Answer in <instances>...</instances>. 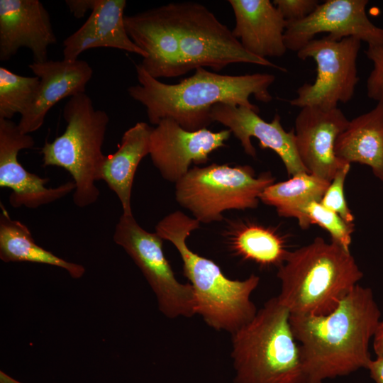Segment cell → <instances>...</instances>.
Masks as SVG:
<instances>
[{
    "instance_id": "cell-1",
    "label": "cell",
    "mask_w": 383,
    "mask_h": 383,
    "mask_svg": "<svg viewBox=\"0 0 383 383\" xmlns=\"http://www.w3.org/2000/svg\"><path fill=\"white\" fill-rule=\"evenodd\" d=\"M380 316L372 289L359 284L327 315H291L300 351L301 383H322L367 369L372 360L370 341Z\"/></svg>"
},
{
    "instance_id": "cell-2",
    "label": "cell",
    "mask_w": 383,
    "mask_h": 383,
    "mask_svg": "<svg viewBox=\"0 0 383 383\" xmlns=\"http://www.w3.org/2000/svg\"><path fill=\"white\" fill-rule=\"evenodd\" d=\"M135 70L139 84L127 91L145 107L153 125L169 118L184 129L195 131L213 122L211 112L216 104L242 106L259 113V108L250 102V96L264 103L272 100L269 88L275 76L271 74L228 75L199 67L179 83L168 84L150 76L140 64L135 65Z\"/></svg>"
},
{
    "instance_id": "cell-3",
    "label": "cell",
    "mask_w": 383,
    "mask_h": 383,
    "mask_svg": "<svg viewBox=\"0 0 383 383\" xmlns=\"http://www.w3.org/2000/svg\"><path fill=\"white\" fill-rule=\"evenodd\" d=\"M199 225L196 218L177 211L157 223L155 233L177 250L194 293L196 314L211 328L233 334L255 316L257 310L250 297L260 279L253 274L244 280L229 279L213 261L193 252L187 239Z\"/></svg>"
},
{
    "instance_id": "cell-4",
    "label": "cell",
    "mask_w": 383,
    "mask_h": 383,
    "mask_svg": "<svg viewBox=\"0 0 383 383\" xmlns=\"http://www.w3.org/2000/svg\"><path fill=\"white\" fill-rule=\"evenodd\" d=\"M277 276V297L291 315L324 316L337 308L363 273L350 251L317 237L290 251Z\"/></svg>"
},
{
    "instance_id": "cell-5",
    "label": "cell",
    "mask_w": 383,
    "mask_h": 383,
    "mask_svg": "<svg viewBox=\"0 0 383 383\" xmlns=\"http://www.w3.org/2000/svg\"><path fill=\"white\" fill-rule=\"evenodd\" d=\"M291 313L277 296L232 335L233 383H301L299 347Z\"/></svg>"
},
{
    "instance_id": "cell-6",
    "label": "cell",
    "mask_w": 383,
    "mask_h": 383,
    "mask_svg": "<svg viewBox=\"0 0 383 383\" xmlns=\"http://www.w3.org/2000/svg\"><path fill=\"white\" fill-rule=\"evenodd\" d=\"M63 118L67 123L64 133L42 148L43 165L60 167L70 174L75 184L73 201L84 208L94 204L100 194L96 182L101 180L106 158L102 145L109 117L82 93L69 98Z\"/></svg>"
},
{
    "instance_id": "cell-7",
    "label": "cell",
    "mask_w": 383,
    "mask_h": 383,
    "mask_svg": "<svg viewBox=\"0 0 383 383\" xmlns=\"http://www.w3.org/2000/svg\"><path fill=\"white\" fill-rule=\"evenodd\" d=\"M270 172L255 176L249 165L194 167L175 183L178 204L200 223L221 221L226 210L257 207L262 192L274 184Z\"/></svg>"
},
{
    "instance_id": "cell-8",
    "label": "cell",
    "mask_w": 383,
    "mask_h": 383,
    "mask_svg": "<svg viewBox=\"0 0 383 383\" xmlns=\"http://www.w3.org/2000/svg\"><path fill=\"white\" fill-rule=\"evenodd\" d=\"M180 47L182 74L199 67L220 71L233 63H250L286 70L246 51L232 30L198 2L170 3Z\"/></svg>"
},
{
    "instance_id": "cell-9",
    "label": "cell",
    "mask_w": 383,
    "mask_h": 383,
    "mask_svg": "<svg viewBox=\"0 0 383 383\" xmlns=\"http://www.w3.org/2000/svg\"><path fill=\"white\" fill-rule=\"evenodd\" d=\"M113 238L140 270L166 317L189 318L196 314L192 287L177 279L164 254L162 238L143 229L133 215L124 214L116 225Z\"/></svg>"
},
{
    "instance_id": "cell-10",
    "label": "cell",
    "mask_w": 383,
    "mask_h": 383,
    "mask_svg": "<svg viewBox=\"0 0 383 383\" xmlns=\"http://www.w3.org/2000/svg\"><path fill=\"white\" fill-rule=\"evenodd\" d=\"M361 42L355 37L334 40L325 36L312 40L299 50V59L315 61L317 74L313 83L299 87L296 97L290 99L289 104L301 109H332L340 102L351 100L359 82L357 59Z\"/></svg>"
},
{
    "instance_id": "cell-11",
    "label": "cell",
    "mask_w": 383,
    "mask_h": 383,
    "mask_svg": "<svg viewBox=\"0 0 383 383\" xmlns=\"http://www.w3.org/2000/svg\"><path fill=\"white\" fill-rule=\"evenodd\" d=\"M368 3L367 0H327L319 4L306 18L287 23L284 32L287 50L297 52L321 33H328L326 37L334 40L355 37L368 46L383 45V28L369 19Z\"/></svg>"
},
{
    "instance_id": "cell-12",
    "label": "cell",
    "mask_w": 383,
    "mask_h": 383,
    "mask_svg": "<svg viewBox=\"0 0 383 383\" xmlns=\"http://www.w3.org/2000/svg\"><path fill=\"white\" fill-rule=\"evenodd\" d=\"M231 135L229 129L213 132L206 128L189 131L174 120L164 118L152 129L149 155L161 176L177 183L192 163L209 161V155L224 147Z\"/></svg>"
},
{
    "instance_id": "cell-13",
    "label": "cell",
    "mask_w": 383,
    "mask_h": 383,
    "mask_svg": "<svg viewBox=\"0 0 383 383\" xmlns=\"http://www.w3.org/2000/svg\"><path fill=\"white\" fill-rule=\"evenodd\" d=\"M34 144L33 138L23 133L18 123L0 118V187L11 189L9 202L15 209H37L55 202L75 189L73 181L56 187H46L48 178L30 173L21 165L17 158L18 152L32 148Z\"/></svg>"
},
{
    "instance_id": "cell-14",
    "label": "cell",
    "mask_w": 383,
    "mask_h": 383,
    "mask_svg": "<svg viewBox=\"0 0 383 383\" xmlns=\"http://www.w3.org/2000/svg\"><path fill=\"white\" fill-rule=\"evenodd\" d=\"M348 123L338 107L301 109L294 131L299 158L309 173L331 182L336 173L348 165L336 156L335 144Z\"/></svg>"
},
{
    "instance_id": "cell-15",
    "label": "cell",
    "mask_w": 383,
    "mask_h": 383,
    "mask_svg": "<svg viewBox=\"0 0 383 383\" xmlns=\"http://www.w3.org/2000/svg\"><path fill=\"white\" fill-rule=\"evenodd\" d=\"M211 116L213 122H218L231 131L249 156L256 157L250 140L254 137L259 140L261 148H269L280 157L289 176L308 172L297 152L294 131L287 132L284 129L279 114L267 122L250 108L218 104L212 108Z\"/></svg>"
},
{
    "instance_id": "cell-16",
    "label": "cell",
    "mask_w": 383,
    "mask_h": 383,
    "mask_svg": "<svg viewBox=\"0 0 383 383\" xmlns=\"http://www.w3.org/2000/svg\"><path fill=\"white\" fill-rule=\"evenodd\" d=\"M126 31L147 55L141 66L155 79L182 76L178 32L170 4L124 16Z\"/></svg>"
},
{
    "instance_id": "cell-17",
    "label": "cell",
    "mask_w": 383,
    "mask_h": 383,
    "mask_svg": "<svg viewBox=\"0 0 383 383\" xmlns=\"http://www.w3.org/2000/svg\"><path fill=\"white\" fill-rule=\"evenodd\" d=\"M57 43L49 13L39 0H0V60H9L23 47L33 62L48 60L49 46Z\"/></svg>"
},
{
    "instance_id": "cell-18",
    "label": "cell",
    "mask_w": 383,
    "mask_h": 383,
    "mask_svg": "<svg viewBox=\"0 0 383 383\" xmlns=\"http://www.w3.org/2000/svg\"><path fill=\"white\" fill-rule=\"evenodd\" d=\"M28 67L39 77L40 85L33 104L21 116L18 123L24 134L38 130L48 111L58 101L85 93L86 86L93 75L89 64L79 60L33 62Z\"/></svg>"
},
{
    "instance_id": "cell-19",
    "label": "cell",
    "mask_w": 383,
    "mask_h": 383,
    "mask_svg": "<svg viewBox=\"0 0 383 383\" xmlns=\"http://www.w3.org/2000/svg\"><path fill=\"white\" fill-rule=\"evenodd\" d=\"M235 24L233 35L244 49L257 57H282L287 48V22L270 0H229Z\"/></svg>"
},
{
    "instance_id": "cell-20",
    "label": "cell",
    "mask_w": 383,
    "mask_h": 383,
    "mask_svg": "<svg viewBox=\"0 0 383 383\" xmlns=\"http://www.w3.org/2000/svg\"><path fill=\"white\" fill-rule=\"evenodd\" d=\"M125 0H96L84 23L63 42L64 59L78 60L84 51L111 48L135 53L145 58L146 53L129 37L124 23Z\"/></svg>"
},
{
    "instance_id": "cell-21",
    "label": "cell",
    "mask_w": 383,
    "mask_h": 383,
    "mask_svg": "<svg viewBox=\"0 0 383 383\" xmlns=\"http://www.w3.org/2000/svg\"><path fill=\"white\" fill-rule=\"evenodd\" d=\"M335 152L345 163L369 166L383 182V101L349 121L335 141Z\"/></svg>"
},
{
    "instance_id": "cell-22",
    "label": "cell",
    "mask_w": 383,
    "mask_h": 383,
    "mask_svg": "<svg viewBox=\"0 0 383 383\" xmlns=\"http://www.w3.org/2000/svg\"><path fill=\"white\" fill-rule=\"evenodd\" d=\"M152 128L138 122L126 131L117 150L106 156L101 180L118 196L124 215H133L131 198L136 170L143 157L150 153Z\"/></svg>"
},
{
    "instance_id": "cell-23",
    "label": "cell",
    "mask_w": 383,
    "mask_h": 383,
    "mask_svg": "<svg viewBox=\"0 0 383 383\" xmlns=\"http://www.w3.org/2000/svg\"><path fill=\"white\" fill-rule=\"evenodd\" d=\"M226 238L236 256L262 267L279 268L290 252L286 236L271 226L251 220L233 222Z\"/></svg>"
},
{
    "instance_id": "cell-24",
    "label": "cell",
    "mask_w": 383,
    "mask_h": 383,
    "mask_svg": "<svg viewBox=\"0 0 383 383\" xmlns=\"http://www.w3.org/2000/svg\"><path fill=\"white\" fill-rule=\"evenodd\" d=\"M0 259L4 262L44 264L66 270L71 277L81 278L85 273L83 265L67 261L43 247L34 240L28 227L18 220L12 219L1 204Z\"/></svg>"
},
{
    "instance_id": "cell-25",
    "label": "cell",
    "mask_w": 383,
    "mask_h": 383,
    "mask_svg": "<svg viewBox=\"0 0 383 383\" xmlns=\"http://www.w3.org/2000/svg\"><path fill=\"white\" fill-rule=\"evenodd\" d=\"M331 182L308 172L268 186L260 201L274 206L279 216L289 217L296 209L313 201H321Z\"/></svg>"
},
{
    "instance_id": "cell-26",
    "label": "cell",
    "mask_w": 383,
    "mask_h": 383,
    "mask_svg": "<svg viewBox=\"0 0 383 383\" xmlns=\"http://www.w3.org/2000/svg\"><path fill=\"white\" fill-rule=\"evenodd\" d=\"M39 85L36 76L18 75L0 67V118L23 115L33 104Z\"/></svg>"
},
{
    "instance_id": "cell-27",
    "label": "cell",
    "mask_w": 383,
    "mask_h": 383,
    "mask_svg": "<svg viewBox=\"0 0 383 383\" xmlns=\"http://www.w3.org/2000/svg\"><path fill=\"white\" fill-rule=\"evenodd\" d=\"M298 221L303 229L316 224L326 230L331 240L350 251L354 223H348L338 214L326 208L321 201H313L294 211L290 216Z\"/></svg>"
},
{
    "instance_id": "cell-28",
    "label": "cell",
    "mask_w": 383,
    "mask_h": 383,
    "mask_svg": "<svg viewBox=\"0 0 383 383\" xmlns=\"http://www.w3.org/2000/svg\"><path fill=\"white\" fill-rule=\"evenodd\" d=\"M350 169V165L348 164L336 173L321 203L326 208L338 214L347 223H353L355 218L344 194L345 181Z\"/></svg>"
},
{
    "instance_id": "cell-29",
    "label": "cell",
    "mask_w": 383,
    "mask_h": 383,
    "mask_svg": "<svg viewBox=\"0 0 383 383\" xmlns=\"http://www.w3.org/2000/svg\"><path fill=\"white\" fill-rule=\"evenodd\" d=\"M365 52L373 65L367 79V95L379 102L383 101V45L368 46Z\"/></svg>"
},
{
    "instance_id": "cell-30",
    "label": "cell",
    "mask_w": 383,
    "mask_h": 383,
    "mask_svg": "<svg viewBox=\"0 0 383 383\" xmlns=\"http://www.w3.org/2000/svg\"><path fill=\"white\" fill-rule=\"evenodd\" d=\"M272 3L287 23L306 18L319 4L316 0H274Z\"/></svg>"
},
{
    "instance_id": "cell-31",
    "label": "cell",
    "mask_w": 383,
    "mask_h": 383,
    "mask_svg": "<svg viewBox=\"0 0 383 383\" xmlns=\"http://www.w3.org/2000/svg\"><path fill=\"white\" fill-rule=\"evenodd\" d=\"M96 0H66L65 4L68 6L70 12L77 18H80L95 6Z\"/></svg>"
},
{
    "instance_id": "cell-32",
    "label": "cell",
    "mask_w": 383,
    "mask_h": 383,
    "mask_svg": "<svg viewBox=\"0 0 383 383\" xmlns=\"http://www.w3.org/2000/svg\"><path fill=\"white\" fill-rule=\"evenodd\" d=\"M367 370L375 383H383V357L372 360Z\"/></svg>"
},
{
    "instance_id": "cell-33",
    "label": "cell",
    "mask_w": 383,
    "mask_h": 383,
    "mask_svg": "<svg viewBox=\"0 0 383 383\" xmlns=\"http://www.w3.org/2000/svg\"><path fill=\"white\" fill-rule=\"evenodd\" d=\"M372 339L373 349L377 357H383V320L379 321Z\"/></svg>"
},
{
    "instance_id": "cell-34",
    "label": "cell",
    "mask_w": 383,
    "mask_h": 383,
    "mask_svg": "<svg viewBox=\"0 0 383 383\" xmlns=\"http://www.w3.org/2000/svg\"><path fill=\"white\" fill-rule=\"evenodd\" d=\"M1 383H21L16 379H12L9 376L6 375L2 371L1 372Z\"/></svg>"
}]
</instances>
